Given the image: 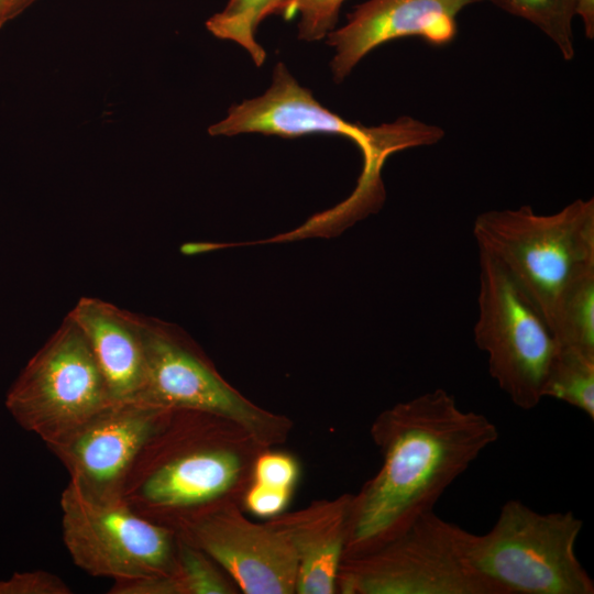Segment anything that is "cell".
I'll list each match as a JSON object with an SVG mask.
<instances>
[{
	"instance_id": "6da1fadb",
	"label": "cell",
	"mask_w": 594,
	"mask_h": 594,
	"mask_svg": "<svg viewBox=\"0 0 594 594\" xmlns=\"http://www.w3.org/2000/svg\"><path fill=\"white\" fill-rule=\"evenodd\" d=\"M378 473L353 497L346 547L365 554L433 510L446 490L498 439L485 415L462 409L446 389L396 405L378 419Z\"/></svg>"
},
{
	"instance_id": "7a4b0ae2",
	"label": "cell",
	"mask_w": 594,
	"mask_h": 594,
	"mask_svg": "<svg viewBox=\"0 0 594 594\" xmlns=\"http://www.w3.org/2000/svg\"><path fill=\"white\" fill-rule=\"evenodd\" d=\"M473 235L553 334L565 295L594 273V199H575L551 215L530 206L487 210L475 218Z\"/></svg>"
},
{
	"instance_id": "3957f363",
	"label": "cell",
	"mask_w": 594,
	"mask_h": 594,
	"mask_svg": "<svg viewBox=\"0 0 594 594\" xmlns=\"http://www.w3.org/2000/svg\"><path fill=\"white\" fill-rule=\"evenodd\" d=\"M208 132L213 136L241 133L282 138L309 133L341 135L353 141L363 155L358 185L367 189L383 187L381 169L391 155L433 145L444 136L442 128L407 116L377 127L346 121L321 106L283 63L274 67L272 84L262 96L232 106L228 116L211 125Z\"/></svg>"
},
{
	"instance_id": "277c9868",
	"label": "cell",
	"mask_w": 594,
	"mask_h": 594,
	"mask_svg": "<svg viewBox=\"0 0 594 594\" xmlns=\"http://www.w3.org/2000/svg\"><path fill=\"white\" fill-rule=\"evenodd\" d=\"M582 528L571 510L539 513L509 499L493 527L475 536L474 560L497 594H593L575 552Z\"/></svg>"
},
{
	"instance_id": "5b68a950",
	"label": "cell",
	"mask_w": 594,
	"mask_h": 594,
	"mask_svg": "<svg viewBox=\"0 0 594 594\" xmlns=\"http://www.w3.org/2000/svg\"><path fill=\"white\" fill-rule=\"evenodd\" d=\"M475 536L430 510L356 557L342 588L360 594H497L475 563Z\"/></svg>"
},
{
	"instance_id": "8992f818",
	"label": "cell",
	"mask_w": 594,
	"mask_h": 594,
	"mask_svg": "<svg viewBox=\"0 0 594 594\" xmlns=\"http://www.w3.org/2000/svg\"><path fill=\"white\" fill-rule=\"evenodd\" d=\"M113 402L86 337L66 316L10 387L6 407L50 446Z\"/></svg>"
},
{
	"instance_id": "52a82bcc",
	"label": "cell",
	"mask_w": 594,
	"mask_h": 594,
	"mask_svg": "<svg viewBox=\"0 0 594 594\" xmlns=\"http://www.w3.org/2000/svg\"><path fill=\"white\" fill-rule=\"evenodd\" d=\"M479 315L473 334L488 372L515 406L537 407L559 345L539 311L503 267L480 252Z\"/></svg>"
},
{
	"instance_id": "ba28073f",
	"label": "cell",
	"mask_w": 594,
	"mask_h": 594,
	"mask_svg": "<svg viewBox=\"0 0 594 594\" xmlns=\"http://www.w3.org/2000/svg\"><path fill=\"white\" fill-rule=\"evenodd\" d=\"M61 509L65 548L89 575L122 581L174 571L178 541L174 531L140 516L123 501L94 499L69 481Z\"/></svg>"
},
{
	"instance_id": "9c48e42d",
	"label": "cell",
	"mask_w": 594,
	"mask_h": 594,
	"mask_svg": "<svg viewBox=\"0 0 594 594\" xmlns=\"http://www.w3.org/2000/svg\"><path fill=\"white\" fill-rule=\"evenodd\" d=\"M169 416L135 458L121 498L133 512L162 526L177 516L180 527L195 509L210 507L233 486L241 465L229 450L180 444Z\"/></svg>"
},
{
	"instance_id": "30bf717a",
	"label": "cell",
	"mask_w": 594,
	"mask_h": 594,
	"mask_svg": "<svg viewBox=\"0 0 594 594\" xmlns=\"http://www.w3.org/2000/svg\"><path fill=\"white\" fill-rule=\"evenodd\" d=\"M144 346L143 386L133 402L193 410L233 420L255 436L276 422L230 385L172 327L140 316Z\"/></svg>"
},
{
	"instance_id": "8fae6325",
	"label": "cell",
	"mask_w": 594,
	"mask_h": 594,
	"mask_svg": "<svg viewBox=\"0 0 594 594\" xmlns=\"http://www.w3.org/2000/svg\"><path fill=\"white\" fill-rule=\"evenodd\" d=\"M172 410L138 402H113L47 448L85 495L119 502L135 458Z\"/></svg>"
},
{
	"instance_id": "7c38bea8",
	"label": "cell",
	"mask_w": 594,
	"mask_h": 594,
	"mask_svg": "<svg viewBox=\"0 0 594 594\" xmlns=\"http://www.w3.org/2000/svg\"><path fill=\"white\" fill-rule=\"evenodd\" d=\"M183 538L218 562L248 594L296 592L298 559L277 526L249 521L231 506L208 507L180 527Z\"/></svg>"
},
{
	"instance_id": "4fadbf2b",
	"label": "cell",
	"mask_w": 594,
	"mask_h": 594,
	"mask_svg": "<svg viewBox=\"0 0 594 594\" xmlns=\"http://www.w3.org/2000/svg\"><path fill=\"white\" fill-rule=\"evenodd\" d=\"M475 0H367L348 15L346 23L327 35L336 50L333 79L341 82L377 46L418 36L428 44H449L458 33V15Z\"/></svg>"
},
{
	"instance_id": "5bb4252c",
	"label": "cell",
	"mask_w": 594,
	"mask_h": 594,
	"mask_svg": "<svg viewBox=\"0 0 594 594\" xmlns=\"http://www.w3.org/2000/svg\"><path fill=\"white\" fill-rule=\"evenodd\" d=\"M82 331L114 402H133L144 382L140 316L95 297L67 315Z\"/></svg>"
},
{
	"instance_id": "9a60e30c",
	"label": "cell",
	"mask_w": 594,
	"mask_h": 594,
	"mask_svg": "<svg viewBox=\"0 0 594 594\" xmlns=\"http://www.w3.org/2000/svg\"><path fill=\"white\" fill-rule=\"evenodd\" d=\"M353 497L317 505L277 522L298 559L296 592H334L340 561L346 547Z\"/></svg>"
},
{
	"instance_id": "2e32d148",
	"label": "cell",
	"mask_w": 594,
	"mask_h": 594,
	"mask_svg": "<svg viewBox=\"0 0 594 594\" xmlns=\"http://www.w3.org/2000/svg\"><path fill=\"white\" fill-rule=\"evenodd\" d=\"M543 396L564 402L594 420V354L559 348Z\"/></svg>"
},
{
	"instance_id": "e0dca14e",
	"label": "cell",
	"mask_w": 594,
	"mask_h": 594,
	"mask_svg": "<svg viewBox=\"0 0 594 594\" xmlns=\"http://www.w3.org/2000/svg\"><path fill=\"white\" fill-rule=\"evenodd\" d=\"M538 28L565 61L575 56L573 19L576 0H486Z\"/></svg>"
},
{
	"instance_id": "ac0fdd59",
	"label": "cell",
	"mask_w": 594,
	"mask_h": 594,
	"mask_svg": "<svg viewBox=\"0 0 594 594\" xmlns=\"http://www.w3.org/2000/svg\"><path fill=\"white\" fill-rule=\"evenodd\" d=\"M280 0H229L222 11L212 15L206 26L221 40L238 43L252 57L256 66L265 62L266 53L256 42L260 22L273 13Z\"/></svg>"
},
{
	"instance_id": "d6986e66",
	"label": "cell",
	"mask_w": 594,
	"mask_h": 594,
	"mask_svg": "<svg viewBox=\"0 0 594 594\" xmlns=\"http://www.w3.org/2000/svg\"><path fill=\"white\" fill-rule=\"evenodd\" d=\"M553 337L561 349L594 354V273L575 283L565 295Z\"/></svg>"
},
{
	"instance_id": "ffe728a7",
	"label": "cell",
	"mask_w": 594,
	"mask_h": 594,
	"mask_svg": "<svg viewBox=\"0 0 594 594\" xmlns=\"http://www.w3.org/2000/svg\"><path fill=\"white\" fill-rule=\"evenodd\" d=\"M173 575L178 594L232 593L228 583L207 559L206 553L183 537L177 541L176 565Z\"/></svg>"
},
{
	"instance_id": "44dd1931",
	"label": "cell",
	"mask_w": 594,
	"mask_h": 594,
	"mask_svg": "<svg viewBox=\"0 0 594 594\" xmlns=\"http://www.w3.org/2000/svg\"><path fill=\"white\" fill-rule=\"evenodd\" d=\"M345 0H280L272 14L286 20L299 15L298 38L319 41L333 31Z\"/></svg>"
},
{
	"instance_id": "7402d4cb",
	"label": "cell",
	"mask_w": 594,
	"mask_h": 594,
	"mask_svg": "<svg viewBox=\"0 0 594 594\" xmlns=\"http://www.w3.org/2000/svg\"><path fill=\"white\" fill-rule=\"evenodd\" d=\"M73 590L59 576L43 570L15 572L0 581V594H72Z\"/></svg>"
},
{
	"instance_id": "603a6c76",
	"label": "cell",
	"mask_w": 594,
	"mask_h": 594,
	"mask_svg": "<svg viewBox=\"0 0 594 594\" xmlns=\"http://www.w3.org/2000/svg\"><path fill=\"white\" fill-rule=\"evenodd\" d=\"M297 475L296 462L282 453L261 455L254 468L255 483L277 488L290 490Z\"/></svg>"
},
{
	"instance_id": "cb8c5ba5",
	"label": "cell",
	"mask_w": 594,
	"mask_h": 594,
	"mask_svg": "<svg viewBox=\"0 0 594 594\" xmlns=\"http://www.w3.org/2000/svg\"><path fill=\"white\" fill-rule=\"evenodd\" d=\"M290 490L255 483L245 496L246 507L255 515L270 517L282 512L289 499Z\"/></svg>"
},
{
	"instance_id": "d4e9b609",
	"label": "cell",
	"mask_w": 594,
	"mask_h": 594,
	"mask_svg": "<svg viewBox=\"0 0 594 594\" xmlns=\"http://www.w3.org/2000/svg\"><path fill=\"white\" fill-rule=\"evenodd\" d=\"M580 16L585 36L588 40L594 38V0H576L575 1V16Z\"/></svg>"
},
{
	"instance_id": "484cf974",
	"label": "cell",
	"mask_w": 594,
	"mask_h": 594,
	"mask_svg": "<svg viewBox=\"0 0 594 594\" xmlns=\"http://www.w3.org/2000/svg\"><path fill=\"white\" fill-rule=\"evenodd\" d=\"M12 18L13 14L9 0H0V26Z\"/></svg>"
},
{
	"instance_id": "4316f807",
	"label": "cell",
	"mask_w": 594,
	"mask_h": 594,
	"mask_svg": "<svg viewBox=\"0 0 594 594\" xmlns=\"http://www.w3.org/2000/svg\"><path fill=\"white\" fill-rule=\"evenodd\" d=\"M34 0H9L13 16L19 14L24 8H26Z\"/></svg>"
}]
</instances>
